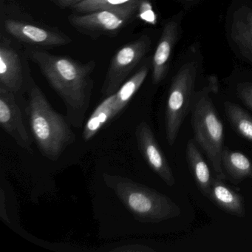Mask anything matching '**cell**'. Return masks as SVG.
I'll use <instances>...</instances> for the list:
<instances>
[{
    "instance_id": "obj_1",
    "label": "cell",
    "mask_w": 252,
    "mask_h": 252,
    "mask_svg": "<svg viewBox=\"0 0 252 252\" xmlns=\"http://www.w3.org/2000/svg\"><path fill=\"white\" fill-rule=\"evenodd\" d=\"M27 54L63 99L70 124L80 127L91 100L95 62L82 64L40 50H28Z\"/></svg>"
},
{
    "instance_id": "obj_2",
    "label": "cell",
    "mask_w": 252,
    "mask_h": 252,
    "mask_svg": "<svg viewBox=\"0 0 252 252\" xmlns=\"http://www.w3.org/2000/svg\"><path fill=\"white\" fill-rule=\"evenodd\" d=\"M29 122L38 147L45 158L57 160L74 143L76 135L33 80L29 82Z\"/></svg>"
},
{
    "instance_id": "obj_3",
    "label": "cell",
    "mask_w": 252,
    "mask_h": 252,
    "mask_svg": "<svg viewBox=\"0 0 252 252\" xmlns=\"http://www.w3.org/2000/svg\"><path fill=\"white\" fill-rule=\"evenodd\" d=\"M104 182L138 220L150 223L178 218L181 209L162 193L129 178L104 175Z\"/></svg>"
},
{
    "instance_id": "obj_4",
    "label": "cell",
    "mask_w": 252,
    "mask_h": 252,
    "mask_svg": "<svg viewBox=\"0 0 252 252\" xmlns=\"http://www.w3.org/2000/svg\"><path fill=\"white\" fill-rule=\"evenodd\" d=\"M209 86L195 93L191 103V123L194 140L212 165L216 178H226L222 165L224 145L223 125L212 102Z\"/></svg>"
},
{
    "instance_id": "obj_5",
    "label": "cell",
    "mask_w": 252,
    "mask_h": 252,
    "mask_svg": "<svg viewBox=\"0 0 252 252\" xmlns=\"http://www.w3.org/2000/svg\"><path fill=\"white\" fill-rule=\"evenodd\" d=\"M197 76V64L190 62L177 73L171 84L165 111L166 138L173 146L178 138L184 119L191 110Z\"/></svg>"
},
{
    "instance_id": "obj_6",
    "label": "cell",
    "mask_w": 252,
    "mask_h": 252,
    "mask_svg": "<svg viewBox=\"0 0 252 252\" xmlns=\"http://www.w3.org/2000/svg\"><path fill=\"white\" fill-rule=\"evenodd\" d=\"M151 46V41L143 36L122 47L112 59L101 88L105 96L116 94L131 72L142 60Z\"/></svg>"
},
{
    "instance_id": "obj_7",
    "label": "cell",
    "mask_w": 252,
    "mask_h": 252,
    "mask_svg": "<svg viewBox=\"0 0 252 252\" xmlns=\"http://www.w3.org/2000/svg\"><path fill=\"white\" fill-rule=\"evenodd\" d=\"M138 5L98 10L82 15H71L69 23L88 34H113L123 29L136 13Z\"/></svg>"
},
{
    "instance_id": "obj_8",
    "label": "cell",
    "mask_w": 252,
    "mask_h": 252,
    "mask_svg": "<svg viewBox=\"0 0 252 252\" xmlns=\"http://www.w3.org/2000/svg\"><path fill=\"white\" fill-rule=\"evenodd\" d=\"M135 136L140 152L150 167L166 185L173 187L176 183L175 175L150 125L147 122H141L137 126Z\"/></svg>"
},
{
    "instance_id": "obj_9",
    "label": "cell",
    "mask_w": 252,
    "mask_h": 252,
    "mask_svg": "<svg viewBox=\"0 0 252 252\" xmlns=\"http://www.w3.org/2000/svg\"><path fill=\"white\" fill-rule=\"evenodd\" d=\"M0 125L20 147L32 151V141L16 101L15 94L2 86H0Z\"/></svg>"
},
{
    "instance_id": "obj_10",
    "label": "cell",
    "mask_w": 252,
    "mask_h": 252,
    "mask_svg": "<svg viewBox=\"0 0 252 252\" xmlns=\"http://www.w3.org/2000/svg\"><path fill=\"white\" fill-rule=\"evenodd\" d=\"M5 32L11 37L28 45L41 47H56L67 45L71 39L51 29L20 20L7 19L4 21Z\"/></svg>"
},
{
    "instance_id": "obj_11",
    "label": "cell",
    "mask_w": 252,
    "mask_h": 252,
    "mask_svg": "<svg viewBox=\"0 0 252 252\" xmlns=\"http://www.w3.org/2000/svg\"><path fill=\"white\" fill-rule=\"evenodd\" d=\"M26 84L24 63L18 50L9 39L1 36L0 41V86L18 94Z\"/></svg>"
},
{
    "instance_id": "obj_12",
    "label": "cell",
    "mask_w": 252,
    "mask_h": 252,
    "mask_svg": "<svg viewBox=\"0 0 252 252\" xmlns=\"http://www.w3.org/2000/svg\"><path fill=\"white\" fill-rule=\"evenodd\" d=\"M178 34V25L169 21L163 28L153 60V83H160L166 74L169 59Z\"/></svg>"
},
{
    "instance_id": "obj_13",
    "label": "cell",
    "mask_w": 252,
    "mask_h": 252,
    "mask_svg": "<svg viewBox=\"0 0 252 252\" xmlns=\"http://www.w3.org/2000/svg\"><path fill=\"white\" fill-rule=\"evenodd\" d=\"M222 180L213 178L209 200L218 207L237 218L246 216V206L243 196L225 185Z\"/></svg>"
},
{
    "instance_id": "obj_14",
    "label": "cell",
    "mask_w": 252,
    "mask_h": 252,
    "mask_svg": "<svg viewBox=\"0 0 252 252\" xmlns=\"http://www.w3.org/2000/svg\"><path fill=\"white\" fill-rule=\"evenodd\" d=\"M197 144L194 139H190L187 142L186 148L187 160L197 187L202 194L209 199L213 178Z\"/></svg>"
},
{
    "instance_id": "obj_15",
    "label": "cell",
    "mask_w": 252,
    "mask_h": 252,
    "mask_svg": "<svg viewBox=\"0 0 252 252\" xmlns=\"http://www.w3.org/2000/svg\"><path fill=\"white\" fill-rule=\"evenodd\" d=\"M231 36L242 54L252 62V10L243 7L236 11L231 27Z\"/></svg>"
},
{
    "instance_id": "obj_16",
    "label": "cell",
    "mask_w": 252,
    "mask_h": 252,
    "mask_svg": "<svg viewBox=\"0 0 252 252\" xmlns=\"http://www.w3.org/2000/svg\"><path fill=\"white\" fill-rule=\"evenodd\" d=\"M222 165L225 176L232 183L237 184L246 178H252V162L240 152L232 151L224 147Z\"/></svg>"
},
{
    "instance_id": "obj_17",
    "label": "cell",
    "mask_w": 252,
    "mask_h": 252,
    "mask_svg": "<svg viewBox=\"0 0 252 252\" xmlns=\"http://www.w3.org/2000/svg\"><path fill=\"white\" fill-rule=\"evenodd\" d=\"M115 101L116 94L107 96L94 110L84 126L82 132L84 141H88L92 139L109 120L114 118Z\"/></svg>"
},
{
    "instance_id": "obj_18",
    "label": "cell",
    "mask_w": 252,
    "mask_h": 252,
    "mask_svg": "<svg viewBox=\"0 0 252 252\" xmlns=\"http://www.w3.org/2000/svg\"><path fill=\"white\" fill-rule=\"evenodd\" d=\"M150 67L145 64L139 69L133 76H131L125 84L121 86L119 91L116 93V101H115L113 116L116 117L124 108L126 107L128 103L132 99L133 95L141 88L148 75Z\"/></svg>"
},
{
    "instance_id": "obj_19",
    "label": "cell",
    "mask_w": 252,
    "mask_h": 252,
    "mask_svg": "<svg viewBox=\"0 0 252 252\" xmlns=\"http://www.w3.org/2000/svg\"><path fill=\"white\" fill-rule=\"evenodd\" d=\"M224 110L233 129L245 139L252 142V116L240 106L225 101Z\"/></svg>"
},
{
    "instance_id": "obj_20",
    "label": "cell",
    "mask_w": 252,
    "mask_h": 252,
    "mask_svg": "<svg viewBox=\"0 0 252 252\" xmlns=\"http://www.w3.org/2000/svg\"><path fill=\"white\" fill-rule=\"evenodd\" d=\"M146 0H85L73 7V9L79 13L92 12L98 10L120 7L138 5L140 6Z\"/></svg>"
},
{
    "instance_id": "obj_21",
    "label": "cell",
    "mask_w": 252,
    "mask_h": 252,
    "mask_svg": "<svg viewBox=\"0 0 252 252\" xmlns=\"http://www.w3.org/2000/svg\"><path fill=\"white\" fill-rule=\"evenodd\" d=\"M240 101L252 110V83H243L239 85L237 91Z\"/></svg>"
},
{
    "instance_id": "obj_22",
    "label": "cell",
    "mask_w": 252,
    "mask_h": 252,
    "mask_svg": "<svg viewBox=\"0 0 252 252\" xmlns=\"http://www.w3.org/2000/svg\"><path fill=\"white\" fill-rule=\"evenodd\" d=\"M114 252H153L154 249L143 245H131V246H125L124 247L118 248L114 249Z\"/></svg>"
},
{
    "instance_id": "obj_23",
    "label": "cell",
    "mask_w": 252,
    "mask_h": 252,
    "mask_svg": "<svg viewBox=\"0 0 252 252\" xmlns=\"http://www.w3.org/2000/svg\"><path fill=\"white\" fill-rule=\"evenodd\" d=\"M56 5L63 8H72L85 0H51Z\"/></svg>"
},
{
    "instance_id": "obj_24",
    "label": "cell",
    "mask_w": 252,
    "mask_h": 252,
    "mask_svg": "<svg viewBox=\"0 0 252 252\" xmlns=\"http://www.w3.org/2000/svg\"><path fill=\"white\" fill-rule=\"evenodd\" d=\"M5 196L3 189H1V194H0V216L2 218L5 222H9L8 214H7L6 209L5 208Z\"/></svg>"
},
{
    "instance_id": "obj_25",
    "label": "cell",
    "mask_w": 252,
    "mask_h": 252,
    "mask_svg": "<svg viewBox=\"0 0 252 252\" xmlns=\"http://www.w3.org/2000/svg\"><path fill=\"white\" fill-rule=\"evenodd\" d=\"M208 86L212 90V92L214 94H218L219 86H218V79L215 77H211L209 80V85Z\"/></svg>"
}]
</instances>
